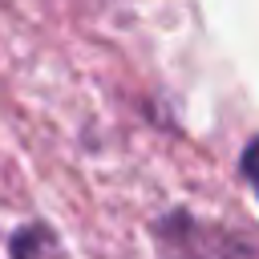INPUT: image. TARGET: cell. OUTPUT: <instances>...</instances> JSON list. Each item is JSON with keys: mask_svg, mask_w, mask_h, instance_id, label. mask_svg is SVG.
<instances>
[{"mask_svg": "<svg viewBox=\"0 0 259 259\" xmlns=\"http://www.w3.org/2000/svg\"><path fill=\"white\" fill-rule=\"evenodd\" d=\"M243 174L251 178V186H255V194H259V138L247 146V154H243Z\"/></svg>", "mask_w": 259, "mask_h": 259, "instance_id": "cell-1", "label": "cell"}]
</instances>
